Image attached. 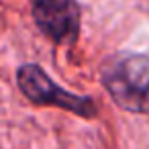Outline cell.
I'll return each mask as SVG.
<instances>
[{"label": "cell", "instance_id": "6da1fadb", "mask_svg": "<svg viewBox=\"0 0 149 149\" xmlns=\"http://www.w3.org/2000/svg\"><path fill=\"white\" fill-rule=\"evenodd\" d=\"M100 76L118 106L149 114V57L141 53H116L102 63Z\"/></svg>", "mask_w": 149, "mask_h": 149}, {"label": "cell", "instance_id": "3957f363", "mask_svg": "<svg viewBox=\"0 0 149 149\" xmlns=\"http://www.w3.org/2000/svg\"><path fill=\"white\" fill-rule=\"evenodd\" d=\"M37 27L57 43H74L80 29V6L76 0H33Z\"/></svg>", "mask_w": 149, "mask_h": 149}, {"label": "cell", "instance_id": "7a4b0ae2", "mask_svg": "<svg viewBox=\"0 0 149 149\" xmlns=\"http://www.w3.org/2000/svg\"><path fill=\"white\" fill-rule=\"evenodd\" d=\"M17 76H19V88L35 104H53V106L72 110V112L82 114V116L96 114V106L90 98H82V96L72 94V92H65L63 88L53 84L49 80V76L39 65L27 63L19 70Z\"/></svg>", "mask_w": 149, "mask_h": 149}]
</instances>
